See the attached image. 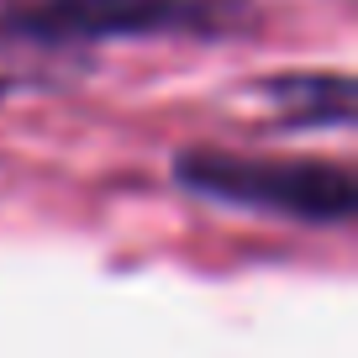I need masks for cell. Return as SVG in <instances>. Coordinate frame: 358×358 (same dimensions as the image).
<instances>
[{"instance_id":"cell-1","label":"cell","mask_w":358,"mask_h":358,"mask_svg":"<svg viewBox=\"0 0 358 358\" xmlns=\"http://www.w3.org/2000/svg\"><path fill=\"white\" fill-rule=\"evenodd\" d=\"M179 174L211 195L264 211H295V216H322L343 222L353 211V179L343 169L322 164H253V158H185Z\"/></svg>"},{"instance_id":"cell-2","label":"cell","mask_w":358,"mask_h":358,"mask_svg":"<svg viewBox=\"0 0 358 358\" xmlns=\"http://www.w3.org/2000/svg\"><path fill=\"white\" fill-rule=\"evenodd\" d=\"M195 0H43L27 11V32L37 37H106L143 32V27L190 22Z\"/></svg>"}]
</instances>
